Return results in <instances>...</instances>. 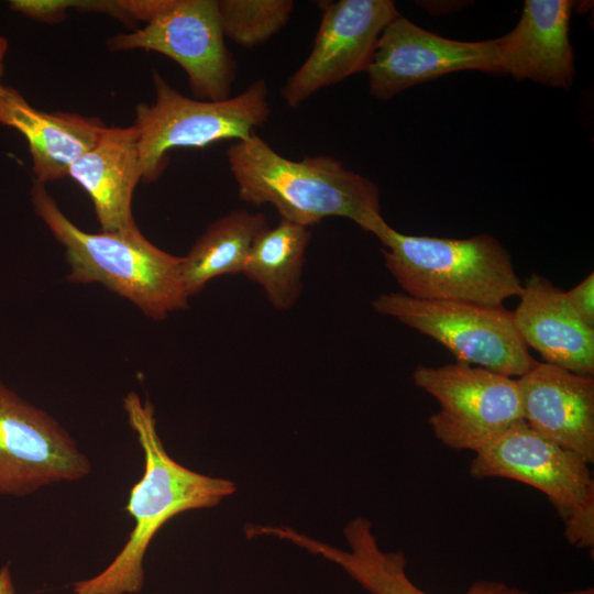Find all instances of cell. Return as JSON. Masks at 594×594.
I'll list each match as a JSON object with an SVG mask.
<instances>
[{
	"label": "cell",
	"instance_id": "obj_1",
	"mask_svg": "<svg viewBox=\"0 0 594 594\" xmlns=\"http://www.w3.org/2000/svg\"><path fill=\"white\" fill-rule=\"evenodd\" d=\"M123 408L144 457L143 475L131 488L125 507L134 526L102 571L73 584L74 594L140 593L145 582L144 558L157 531L174 516L217 506L235 492L233 482L191 471L167 453L148 400L130 392L123 398Z\"/></svg>",
	"mask_w": 594,
	"mask_h": 594
},
{
	"label": "cell",
	"instance_id": "obj_2",
	"mask_svg": "<svg viewBox=\"0 0 594 594\" xmlns=\"http://www.w3.org/2000/svg\"><path fill=\"white\" fill-rule=\"evenodd\" d=\"M239 198L270 204L282 219L304 227L343 217L376 235L386 224L374 182L328 156L293 161L274 151L256 131L227 150Z\"/></svg>",
	"mask_w": 594,
	"mask_h": 594
},
{
	"label": "cell",
	"instance_id": "obj_3",
	"mask_svg": "<svg viewBox=\"0 0 594 594\" xmlns=\"http://www.w3.org/2000/svg\"><path fill=\"white\" fill-rule=\"evenodd\" d=\"M31 204L36 216L64 246L74 283H100L129 299L154 320L187 306L183 256L169 254L135 228L89 233L59 209L45 185L34 180Z\"/></svg>",
	"mask_w": 594,
	"mask_h": 594
},
{
	"label": "cell",
	"instance_id": "obj_4",
	"mask_svg": "<svg viewBox=\"0 0 594 594\" xmlns=\"http://www.w3.org/2000/svg\"><path fill=\"white\" fill-rule=\"evenodd\" d=\"M385 266L405 292L421 300L503 306L522 284L508 251L494 237L410 235L387 223L375 235Z\"/></svg>",
	"mask_w": 594,
	"mask_h": 594
},
{
	"label": "cell",
	"instance_id": "obj_5",
	"mask_svg": "<svg viewBox=\"0 0 594 594\" xmlns=\"http://www.w3.org/2000/svg\"><path fill=\"white\" fill-rule=\"evenodd\" d=\"M155 100L139 103L135 128L142 179L155 182L176 147H205L222 140L239 141L262 127L271 114L266 81L260 78L234 97L220 101L191 99L153 72Z\"/></svg>",
	"mask_w": 594,
	"mask_h": 594
},
{
	"label": "cell",
	"instance_id": "obj_6",
	"mask_svg": "<svg viewBox=\"0 0 594 594\" xmlns=\"http://www.w3.org/2000/svg\"><path fill=\"white\" fill-rule=\"evenodd\" d=\"M475 479L518 481L543 493L579 548L594 546V480L590 463L534 431L524 420L474 453Z\"/></svg>",
	"mask_w": 594,
	"mask_h": 594
},
{
	"label": "cell",
	"instance_id": "obj_7",
	"mask_svg": "<svg viewBox=\"0 0 594 594\" xmlns=\"http://www.w3.org/2000/svg\"><path fill=\"white\" fill-rule=\"evenodd\" d=\"M389 316L447 348L457 359L495 373L520 377L536 362L520 338L513 311L504 306L416 299L382 294L372 301Z\"/></svg>",
	"mask_w": 594,
	"mask_h": 594
},
{
	"label": "cell",
	"instance_id": "obj_8",
	"mask_svg": "<svg viewBox=\"0 0 594 594\" xmlns=\"http://www.w3.org/2000/svg\"><path fill=\"white\" fill-rule=\"evenodd\" d=\"M413 381L438 402L440 408L428 421L451 449L475 453L522 420L517 378L455 362L419 365Z\"/></svg>",
	"mask_w": 594,
	"mask_h": 594
},
{
	"label": "cell",
	"instance_id": "obj_9",
	"mask_svg": "<svg viewBox=\"0 0 594 594\" xmlns=\"http://www.w3.org/2000/svg\"><path fill=\"white\" fill-rule=\"evenodd\" d=\"M111 51L146 50L175 61L199 100L230 97L237 63L224 44L217 0H163L146 24L108 38Z\"/></svg>",
	"mask_w": 594,
	"mask_h": 594
},
{
	"label": "cell",
	"instance_id": "obj_10",
	"mask_svg": "<svg viewBox=\"0 0 594 594\" xmlns=\"http://www.w3.org/2000/svg\"><path fill=\"white\" fill-rule=\"evenodd\" d=\"M90 472L67 430L0 381V495L23 497Z\"/></svg>",
	"mask_w": 594,
	"mask_h": 594
},
{
	"label": "cell",
	"instance_id": "obj_11",
	"mask_svg": "<svg viewBox=\"0 0 594 594\" xmlns=\"http://www.w3.org/2000/svg\"><path fill=\"white\" fill-rule=\"evenodd\" d=\"M319 8L311 52L282 88L294 109L318 90L366 72L381 33L400 14L392 0L320 1Z\"/></svg>",
	"mask_w": 594,
	"mask_h": 594
},
{
	"label": "cell",
	"instance_id": "obj_12",
	"mask_svg": "<svg viewBox=\"0 0 594 594\" xmlns=\"http://www.w3.org/2000/svg\"><path fill=\"white\" fill-rule=\"evenodd\" d=\"M461 70L501 74L496 38L455 41L399 14L381 33L366 73L370 94L388 100L413 86Z\"/></svg>",
	"mask_w": 594,
	"mask_h": 594
},
{
	"label": "cell",
	"instance_id": "obj_13",
	"mask_svg": "<svg viewBox=\"0 0 594 594\" xmlns=\"http://www.w3.org/2000/svg\"><path fill=\"white\" fill-rule=\"evenodd\" d=\"M258 532L274 536L305 550L323 557L343 571L371 594H430L418 587L408 576L406 556L402 551H383L372 531L370 520L358 517L344 528L349 550L302 535L290 527L261 526ZM463 594H534L502 581L479 580ZM549 594H594L593 587L561 591Z\"/></svg>",
	"mask_w": 594,
	"mask_h": 594
},
{
	"label": "cell",
	"instance_id": "obj_14",
	"mask_svg": "<svg viewBox=\"0 0 594 594\" xmlns=\"http://www.w3.org/2000/svg\"><path fill=\"white\" fill-rule=\"evenodd\" d=\"M522 420L538 435L594 461V378L535 362L517 378Z\"/></svg>",
	"mask_w": 594,
	"mask_h": 594
},
{
	"label": "cell",
	"instance_id": "obj_15",
	"mask_svg": "<svg viewBox=\"0 0 594 594\" xmlns=\"http://www.w3.org/2000/svg\"><path fill=\"white\" fill-rule=\"evenodd\" d=\"M573 3L527 0L516 26L496 38L501 75L568 89L575 76L569 38Z\"/></svg>",
	"mask_w": 594,
	"mask_h": 594
},
{
	"label": "cell",
	"instance_id": "obj_16",
	"mask_svg": "<svg viewBox=\"0 0 594 594\" xmlns=\"http://www.w3.org/2000/svg\"><path fill=\"white\" fill-rule=\"evenodd\" d=\"M518 297L514 323L527 348L539 352L548 364L593 376L594 328L572 309L564 292L532 274Z\"/></svg>",
	"mask_w": 594,
	"mask_h": 594
},
{
	"label": "cell",
	"instance_id": "obj_17",
	"mask_svg": "<svg viewBox=\"0 0 594 594\" xmlns=\"http://www.w3.org/2000/svg\"><path fill=\"white\" fill-rule=\"evenodd\" d=\"M90 196L102 232H127L138 228L132 198L142 179L139 131L106 127L96 144L68 170Z\"/></svg>",
	"mask_w": 594,
	"mask_h": 594
},
{
	"label": "cell",
	"instance_id": "obj_18",
	"mask_svg": "<svg viewBox=\"0 0 594 594\" xmlns=\"http://www.w3.org/2000/svg\"><path fill=\"white\" fill-rule=\"evenodd\" d=\"M0 123L24 135L35 180L44 185L68 176L72 164L96 144L106 128L97 118L35 109L8 86L0 88Z\"/></svg>",
	"mask_w": 594,
	"mask_h": 594
},
{
	"label": "cell",
	"instance_id": "obj_19",
	"mask_svg": "<svg viewBox=\"0 0 594 594\" xmlns=\"http://www.w3.org/2000/svg\"><path fill=\"white\" fill-rule=\"evenodd\" d=\"M267 227L263 213L243 209L232 210L210 223L183 256L182 273L188 298L218 276L242 273L256 237Z\"/></svg>",
	"mask_w": 594,
	"mask_h": 594
},
{
	"label": "cell",
	"instance_id": "obj_20",
	"mask_svg": "<svg viewBox=\"0 0 594 594\" xmlns=\"http://www.w3.org/2000/svg\"><path fill=\"white\" fill-rule=\"evenodd\" d=\"M311 238L308 227L280 219L255 239L243 274L260 285L273 307L290 309L301 293L305 254Z\"/></svg>",
	"mask_w": 594,
	"mask_h": 594
},
{
	"label": "cell",
	"instance_id": "obj_21",
	"mask_svg": "<svg viewBox=\"0 0 594 594\" xmlns=\"http://www.w3.org/2000/svg\"><path fill=\"white\" fill-rule=\"evenodd\" d=\"M224 37L251 48L278 33L288 22L292 0H217Z\"/></svg>",
	"mask_w": 594,
	"mask_h": 594
},
{
	"label": "cell",
	"instance_id": "obj_22",
	"mask_svg": "<svg viewBox=\"0 0 594 594\" xmlns=\"http://www.w3.org/2000/svg\"><path fill=\"white\" fill-rule=\"evenodd\" d=\"M77 0H14L11 9L33 19L52 22L65 15L67 9H75Z\"/></svg>",
	"mask_w": 594,
	"mask_h": 594
},
{
	"label": "cell",
	"instance_id": "obj_23",
	"mask_svg": "<svg viewBox=\"0 0 594 594\" xmlns=\"http://www.w3.org/2000/svg\"><path fill=\"white\" fill-rule=\"evenodd\" d=\"M564 296L578 316L594 328V272H591L580 284L564 292Z\"/></svg>",
	"mask_w": 594,
	"mask_h": 594
},
{
	"label": "cell",
	"instance_id": "obj_24",
	"mask_svg": "<svg viewBox=\"0 0 594 594\" xmlns=\"http://www.w3.org/2000/svg\"><path fill=\"white\" fill-rule=\"evenodd\" d=\"M0 594H16L9 563L0 568Z\"/></svg>",
	"mask_w": 594,
	"mask_h": 594
},
{
	"label": "cell",
	"instance_id": "obj_25",
	"mask_svg": "<svg viewBox=\"0 0 594 594\" xmlns=\"http://www.w3.org/2000/svg\"><path fill=\"white\" fill-rule=\"evenodd\" d=\"M7 50H8V41L7 38L0 36V78L3 72V59L6 56ZM1 86L2 85L0 84V88Z\"/></svg>",
	"mask_w": 594,
	"mask_h": 594
}]
</instances>
